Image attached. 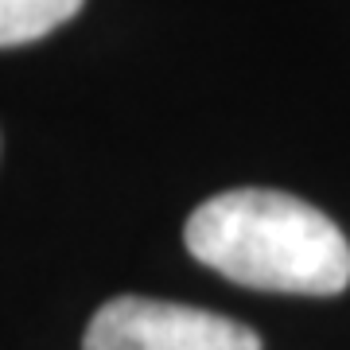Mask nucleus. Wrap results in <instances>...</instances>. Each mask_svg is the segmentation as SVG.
<instances>
[{
  "label": "nucleus",
  "instance_id": "f257e3e1",
  "mask_svg": "<svg viewBox=\"0 0 350 350\" xmlns=\"http://www.w3.org/2000/svg\"><path fill=\"white\" fill-rule=\"evenodd\" d=\"M187 250L218 276L261 292L338 296L350 241L319 206L265 187L222 191L187 218Z\"/></svg>",
  "mask_w": 350,
  "mask_h": 350
},
{
  "label": "nucleus",
  "instance_id": "f03ea898",
  "mask_svg": "<svg viewBox=\"0 0 350 350\" xmlns=\"http://www.w3.org/2000/svg\"><path fill=\"white\" fill-rule=\"evenodd\" d=\"M82 350H265L253 327L206 308L117 296L90 319Z\"/></svg>",
  "mask_w": 350,
  "mask_h": 350
},
{
  "label": "nucleus",
  "instance_id": "7ed1b4c3",
  "mask_svg": "<svg viewBox=\"0 0 350 350\" xmlns=\"http://www.w3.org/2000/svg\"><path fill=\"white\" fill-rule=\"evenodd\" d=\"M86 0H0V47H20L51 36Z\"/></svg>",
  "mask_w": 350,
  "mask_h": 350
}]
</instances>
